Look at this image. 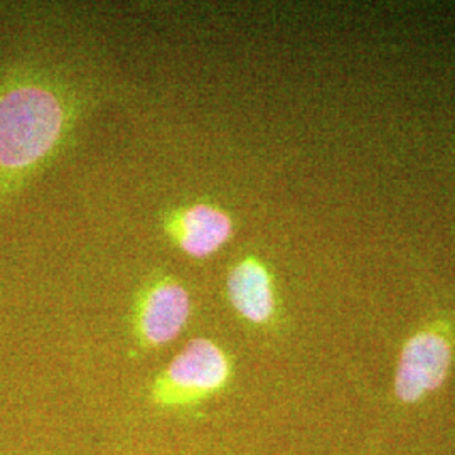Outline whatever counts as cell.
<instances>
[{"instance_id": "obj_2", "label": "cell", "mask_w": 455, "mask_h": 455, "mask_svg": "<svg viewBox=\"0 0 455 455\" xmlns=\"http://www.w3.org/2000/svg\"><path fill=\"white\" fill-rule=\"evenodd\" d=\"M231 376V361L212 339L186 344L152 387V400L163 407H188L223 390Z\"/></svg>"}, {"instance_id": "obj_6", "label": "cell", "mask_w": 455, "mask_h": 455, "mask_svg": "<svg viewBox=\"0 0 455 455\" xmlns=\"http://www.w3.org/2000/svg\"><path fill=\"white\" fill-rule=\"evenodd\" d=\"M227 292L233 309L251 324H267L275 314L274 280L257 257H244L231 267Z\"/></svg>"}, {"instance_id": "obj_5", "label": "cell", "mask_w": 455, "mask_h": 455, "mask_svg": "<svg viewBox=\"0 0 455 455\" xmlns=\"http://www.w3.org/2000/svg\"><path fill=\"white\" fill-rule=\"evenodd\" d=\"M451 364L449 342L435 332H420L407 342L398 373L396 395L403 402H417L427 391L443 383Z\"/></svg>"}, {"instance_id": "obj_1", "label": "cell", "mask_w": 455, "mask_h": 455, "mask_svg": "<svg viewBox=\"0 0 455 455\" xmlns=\"http://www.w3.org/2000/svg\"><path fill=\"white\" fill-rule=\"evenodd\" d=\"M65 98L49 86L22 84L0 97V169L22 171L60 146L69 125Z\"/></svg>"}, {"instance_id": "obj_3", "label": "cell", "mask_w": 455, "mask_h": 455, "mask_svg": "<svg viewBox=\"0 0 455 455\" xmlns=\"http://www.w3.org/2000/svg\"><path fill=\"white\" fill-rule=\"evenodd\" d=\"M191 295L172 275L150 278L139 293L133 325L147 347H161L178 339L191 317Z\"/></svg>"}, {"instance_id": "obj_4", "label": "cell", "mask_w": 455, "mask_h": 455, "mask_svg": "<svg viewBox=\"0 0 455 455\" xmlns=\"http://www.w3.org/2000/svg\"><path fill=\"white\" fill-rule=\"evenodd\" d=\"M164 229L184 255L195 260L210 259L233 236V220L212 203H195L171 212Z\"/></svg>"}]
</instances>
